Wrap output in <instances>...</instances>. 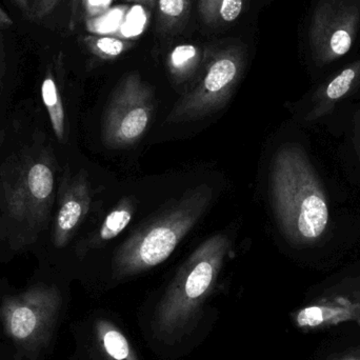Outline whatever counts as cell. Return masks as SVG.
I'll return each mask as SVG.
<instances>
[{
  "instance_id": "4316f807",
  "label": "cell",
  "mask_w": 360,
  "mask_h": 360,
  "mask_svg": "<svg viewBox=\"0 0 360 360\" xmlns=\"http://www.w3.org/2000/svg\"><path fill=\"white\" fill-rule=\"evenodd\" d=\"M129 1H136V0H129Z\"/></svg>"
},
{
  "instance_id": "83f0119b",
  "label": "cell",
  "mask_w": 360,
  "mask_h": 360,
  "mask_svg": "<svg viewBox=\"0 0 360 360\" xmlns=\"http://www.w3.org/2000/svg\"><path fill=\"white\" fill-rule=\"evenodd\" d=\"M352 360H357V359H352Z\"/></svg>"
},
{
  "instance_id": "ac0fdd59",
  "label": "cell",
  "mask_w": 360,
  "mask_h": 360,
  "mask_svg": "<svg viewBox=\"0 0 360 360\" xmlns=\"http://www.w3.org/2000/svg\"><path fill=\"white\" fill-rule=\"evenodd\" d=\"M126 11L124 6H118L114 10L107 11L101 16L90 18L88 21L89 30L97 34H108L116 31L122 23Z\"/></svg>"
},
{
  "instance_id": "5bb4252c",
  "label": "cell",
  "mask_w": 360,
  "mask_h": 360,
  "mask_svg": "<svg viewBox=\"0 0 360 360\" xmlns=\"http://www.w3.org/2000/svg\"><path fill=\"white\" fill-rule=\"evenodd\" d=\"M99 331L103 349L110 359L130 360V344L122 332L107 323H101Z\"/></svg>"
},
{
  "instance_id": "7c38bea8",
  "label": "cell",
  "mask_w": 360,
  "mask_h": 360,
  "mask_svg": "<svg viewBox=\"0 0 360 360\" xmlns=\"http://www.w3.org/2000/svg\"><path fill=\"white\" fill-rule=\"evenodd\" d=\"M243 0H199V12L210 25L232 22L243 11Z\"/></svg>"
},
{
  "instance_id": "603a6c76",
  "label": "cell",
  "mask_w": 360,
  "mask_h": 360,
  "mask_svg": "<svg viewBox=\"0 0 360 360\" xmlns=\"http://www.w3.org/2000/svg\"><path fill=\"white\" fill-rule=\"evenodd\" d=\"M79 4L80 0H72L71 1V20H70V27H71V29H73L76 23Z\"/></svg>"
},
{
  "instance_id": "d4e9b609",
  "label": "cell",
  "mask_w": 360,
  "mask_h": 360,
  "mask_svg": "<svg viewBox=\"0 0 360 360\" xmlns=\"http://www.w3.org/2000/svg\"><path fill=\"white\" fill-rule=\"evenodd\" d=\"M355 319H357L360 323V302L355 304Z\"/></svg>"
},
{
  "instance_id": "277c9868",
  "label": "cell",
  "mask_w": 360,
  "mask_h": 360,
  "mask_svg": "<svg viewBox=\"0 0 360 360\" xmlns=\"http://www.w3.org/2000/svg\"><path fill=\"white\" fill-rule=\"evenodd\" d=\"M229 248L226 235H215L184 262L158 307L156 323L162 334L174 333L193 316L213 289Z\"/></svg>"
},
{
  "instance_id": "3957f363",
  "label": "cell",
  "mask_w": 360,
  "mask_h": 360,
  "mask_svg": "<svg viewBox=\"0 0 360 360\" xmlns=\"http://www.w3.org/2000/svg\"><path fill=\"white\" fill-rule=\"evenodd\" d=\"M212 195L207 184L188 191L168 211L133 234L114 258L116 276H132L168 259L205 213Z\"/></svg>"
},
{
  "instance_id": "4fadbf2b",
  "label": "cell",
  "mask_w": 360,
  "mask_h": 360,
  "mask_svg": "<svg viewBox=\"0 0 360 360\" xmlns=\"http://www.w3.org/2000/svg\"><path fill=\"white\" fill-rule=\"evenodd\" d=\"M134 210V203L130 198L122 199L120 205L105 217L99 230V240L108 241L117 237L130 224Z\"/></svg>"
},
{
  "instance_id": "7402d4cb",
  "label": "cell",
  "mask_w": 360,
  "mask_h": 360,
  "mask_svg": "<svg viewBox=\"0 0 360 360\" xmlns=\"http://www.w3.org/2000/svg\"><path fill=\"white\" fill-rule=\"evenodd\" d=\"M15 6L21 11L25 17H30V12H31V6H30V0H13Z\"/></svg>"
},
{
  "instance_id": "9a60e30c",
  "label": "cell",
  "mask_w": 360,
  "mask_h": 360,
  "mask_svg": "<svg viewBox=\"0 0 360 360\" xmlns=\"http://www.w3.org/2000/svg\"><path fill=\"white\" fill-rule=\"evenodd\" d=\"M84 41L89 50L101 59L116 58L129 48L128 42L118 38L108 37V36H103V37L89 36Z\"/></svg>"
},
{
  "instance_id": "5b68a950",
  "label": "cell",
  "mask_w": 360,
  "mask_h": 360,
  "mask_svg": "<svg viewBox=\"0 0 360 360\" xmlns=\"http://www.w3.org/2000/svg\"><path fill=\"white\" fill-rule=\"evenodd\" d=\"M60 306L56 287L34 285L22 293L6 296L0 307V319L8 338L32 352L48 342Z\"/></svg>"
},
{
  "instance_id": "44dd1931",
  "label": "cell",
  "mask_w": 360,
  "mask_h": 360,
  "mask_svg": "<svg viewBox=\"0 0 360 360\" xmlns=\"http://www.w3.org/2000/svg\"><path fill=\"white\" fill-rule=\"evenodd\" d=\"M112 0H82L86 16L89 18H95L101 16L109 10Z\"/></svg>"
},
{
  "instance_id": "ba28073f",
  "label": "cell",
  "mask_w": 360,
  "mask_h": 360,
  "mask_svg": "<svg viewBox=\"0 0 360 360\" xmlns=\"http://www.w3.org/2000/svg\"><path fill=\"white\" fill-rule=\"evenodd\" d=\"M241 73V57L234 51L218 55L207 68L205 77L190 94L177 103L169 122L205 117L221 108L230 97Z\"/></svg>"
},
{
  "instance_id": "8992f818",
  "label": "cell",
  "mask_w": 360,
  "mask_h": 360,
  "mask_svg": "<svg viewBox=\"0 0 360 360\" xmlns=\"http://www.w3.org/2000/svg\"><path fill=\"white\" fill-rule=\"evenodd\" d=\"M153 110L151 89L139 74H128L116 86L105 110L103 143L111 149L136 143L147 131Z\"/></svg>"
},
{
  "instance_id": "52a82bcc",
  "label": "cell",
  "mask_w": 360,
  "mask_h": 360,
  "mask_svg": "<svg viewBox=\"0 0 360 360\" xmlns=\"http://www.w3.org/2000/svg\"><path fill=\"white\" fill-rule=\"evenodd\" d=\"M360 25V0H321L313 13L310 46L315 58L331 63L352 48Z\"/></svg>"
},
{
  "instance_id": "30bf717a",
  "label": "cell",
  "mask_w": 360,
  "mask_h": 360,
  "mask_svg": "<svg viewBox=\"0 0 360 360\" xmlns=\"http://www.w3.org/2000/svg\"><path fill=\"white\" fill-rule=\"evenodd\" d=\"M41 98L48 112L53 132L59 141H65L67 136V118L60 92L52 71L48 70L41 84Z\"/></svg>"
},
{
  "instance_id": "484cf974",
  "label": "cell",
  "mask_w": 360,
  "mask_h": 360,
  "mask_svg": "<svg viewBox=\"0 0 360 360\" xmlns=\"http://www.w3.org/2000/svg\"><path fill=\"white\" fill-rule=\"evenodd\" d=\"M1 44H2L1 34H0V54H1Z\"/></svg>"
},
{
  "instance_id": "9c48e42d",
  "label": "cell",
  "mask_w": 360,
  "mask_h": 360,
  "mask_svg": "<svg viewBox=\"0 0 360 360\" xmlns=\"http://www.w3.org/2000/svg\"><path fill=\"white\" fill-rule=\"evenodd\" d=\"M91 195L88 179L79 173L63 180L60 200L53 228V243L58 249L71 240L90 209Z\"/></svg>"
},
{
  "instance_id": "8fae6325",
  "label": "cell",
  "mask_w": 360,
  "mask_h": 360,
  "mask_svg": "<svg viewBox=\"0 0 360 360\" xmlns=\"http://www.w3.org/2000/svg\"><path fill=\"white\" fill-rule=\"evenodd\" d=\"M349 319H355V304L344 302L342 306H314L304 309L298 313L297 323L302 328H315Z\"/></svg>"
},
{
  "instance_id": "cb8c5ba5",
  "label": "cell",
  "mask_w": 360,
  "mask_h": 360,
  "mask_svg": "<svg viewBox=\"0 0 360 360\" xmlns=\"http://www.w3.org/2000/svg\"><path fill=\"white\" fill-rule=\"evenodd\" d=\"M13 20L10 15L4 12V8L0 6V27H10L13 25Z\"/></svg>"
},
{
  "instance_id": "ffe728a7",
  "label": "cell",
  "mask_w": 360,
  "mask_h": 360,
  "mask_svg": "<svg viewBox=\"0 0 360 360\" xmlns=\"http://www.w3.org/2000/svg\"><path fill=\"white\" fill-rule=\"evenodd\" d=\"M61 1L63 0H34L29 18L34 21L44 20Z\"/></svg>"
},
{
  "instance_id": "d6986e66",
  "label": "cell",
  "mask_w": 360,
  "mask_h": 360,
  "mask_svg": "<svg viewBox=\"0 0 360 360\" xmlns=\"http://www.w3.org/2000/svg\"><path fill=\"white\" fill-rule=\"evenodd\" d=\"M190 0H160V17L165 23L179 22L188 12Z\"/></svg>"
},
{
  "instance_id": "e0dca14e",
  "label": "cell",
  "mask_w": 360,
  "mask_h": 360,
  "mask_svg": "<svg viewBox=\"0 0 360 360\" xmlns=\"http://www.w3.org/2000/svg\"><path fill=\"white\" fill-rule=\"evenodd\" d=\"M198 58V50L192 44H181L176 46L169 58L171 70L176 75L188 73Z\"/></svg>"
},
{
  "instance_id": "6da1fadb",
  "label": "cell",
  "mask_w": 360,
  "mask_h": 360,
  "mask_svg": "<svg viewBox=\"0 0 360 360\" xmlns=\"http://www.w3.org/2000/svg\"><path fill=\"white\" fill-rule=\"evenodd\" d=\"M55 162L46 148L23 149L0 167V213L15 249L46 230L55 199Z\"/></svg>"
},
{
  "instance_id": "2e32d148",
  "label": "cell",
  "mask_w": 360,
  "mask_h": 360,
  "mask_svg": "<svg viewBox=\"0 0 360 360\" xmlns=\"http://www.w3.org/2000/svg\"><path fill=\"white\" fill-rule=\"evenodd\" d=\"M360 74V61L340 72L326 89V96L332 101L345 96L352 88L353 84Z\"/></svg>"
},
{
  "instance_id": "7a4b0ae2",
  "label": "cell",
  "mask_w": 360,
  "mask_h": 360,
  "mask_svg": "<svg viewBox=\"0 0 360 360\" xmlns=\"http://www.w3.org/2000/svg\"><path fill=\"white\" fill-rule=\"evenodd\" d=\"M271 194L281 230L295 243H310L329 221L325 194L304 154L294 146L281 148L273 160Z\"/></svg>"
}]
</instances>
